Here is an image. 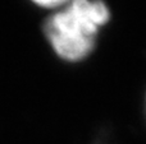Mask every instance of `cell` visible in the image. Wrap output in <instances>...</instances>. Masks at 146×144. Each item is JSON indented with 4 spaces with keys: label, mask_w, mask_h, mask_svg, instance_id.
Returning <instances> with one entry per match:
<instances>
[{
    "label": "cell",
    "mask_w": 146,
    "mask_h": 144,
    "mask_svg": "<svg viewBox=\"0 0 146 144\" xmlns=\"http://www.w3.org/2000/svg\"><path fill=\"white\" fill-rule=\"evenodd\" d=\"M109 20L103 0H71L46 20L44 33L59 58L76 63L91 55L99 31Z\"/></svg>",
    "instance_id": "6da1fadb"
},
{
    "label": "cell",
    "mask_w": 146,
    "mask_h": 144,
    "mask_svg": "<svg viewBox=\"0 0 146 144\" xmlns=\"http://www.w3.org/2000/svg\"><path fill=\"white\" fill-rule=\"evenodd\" d=\"M35 5L40 8H46V9H56L67 5L71 0H31Z\"/></svg>",
    "instance_id": "7a4b0ae2"
}]
</instances>
